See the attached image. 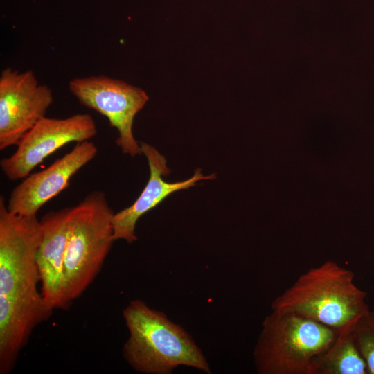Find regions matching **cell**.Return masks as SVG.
Instances as JSON below:
<instances>
[{
  "mask_svg": "<svg viewBox=\"0 0 374 374\" xmlns=\"http://www.w3.org/2000/svg\"><path fill=\"white\" fill-rule=\"evenodd\" d=\"M42 237L37 215L10 212L0 197V373L13 369L33 330L54 309L37 285L36 253Z\"/></svg>",
  "mask_w": 374,
  "mask_h": 374,
  "instance_id": "obj_1",
  "label": "cell"
},
{
  "mask_svg": "<svg viewBox=\"0 0 374 374\" xmlns=\"http://www.w3.org/2000/svg\"><path fill=\"white\" fill-rule=\"evenodd\" d=\"M366 296L355 283L351 270L328 260L301 274L274 299L271 308L296 314L339 332L354 325L370 310Z\"/></svg>",
  "mask_w": 374,
  "mask_h": 374,
  "instance_id": "obj_2",
  "label": "cell"
},
{
  "mask_svg": "<svg viewBox=\"0 0 374 374\" xmlns=\"http://www.w3.org/2000/svg\"><path fill=\"white\" fill-rule=\"evenodd\" d=\"M123 317L130 333L123 355L136 371L166 374L184 365L210 373L204 356L190 336L163 312L136 299L123 310Z\"/></svg>",
  "mask_w": 374,
  "mask_h": 374,
  "instance_id": "obj_3",
  "label": "cell"
},
{
  "mask_svg": "<svg viewBox=\"0 0 374 374\" xmlns=\"http://www.w3.org/2000/svg\"><path fill=\"white\" fill-rule=\"evenodd\" d=\"M334 329L296 314L273 310L262 323L253 352L260 374H310L336 339Z\"/></svg>",
  "mask_w": 374,
  "mask_h": 374,
  "instance_id": "obj_4",
  "label": "cell"
},
{
  "mask_svg": "<svg viewBox=\"0 0 374 374\" xmlns=\"http://www.w3.org/2000/svg\"><path fill=\"white\" fill-rule=\"evenodd\" d=\"M114 212L103 192L93 191L69 208V232L64 261L67 301L78 298L93 281L114 240Z\"/></svg>",
  "mask_w": 374,
  "mask_h": 374,
  "instance_id": "obj_5",
  "label": "cell"
},
{
  "mask_svg": "<svg viewBox=\"0 0 374 374\" xmlns=\"http://www.w3.org/2000/svg\"><path fill=\"white\" fill-rule=\"evenodd\" d=\"M69 89L82 105L105 116L110 126L117 130L116 143L124 154H143L132 126L135 116L149 99L144 90L105 75L73 78Z\"/></svg>",
  "mask_w": 374,
  "mask_h": 374,
  "instance_id": "obj_6",
  "label": "cell"
},
{
  "mask_svg": "<svg viewBox=\"0 0 374 374\" xmlns=\"http://www.w3.org/2000/svg\"><path fill=\"white\" fill-rule=\"evenodd\" d=\"M96 133V123L89 114L66 118L44 116L21 137L12 155L1 159V170L10 180L24 179L62 146L88 141Z\"/></svg>",
  "mask_w": 374,
  "mask_h": 374,
  "instance_id": "obj_7",
  "label": "cell"
},
{
  "mask_svg": "<svg viewBox=\"0 0 374 374\" xmlns=\"http://www.w3.org/2000/svg\"><path fill=\"white\" fill-rule=\"evenodd\" d=\"M53 102L51 89L39 84L33 71L3 69L0 75V150L17 145L45 116Z\"/></svg>",
  "mask_w": 374,
  "mask_h": 374,
  "instance_id": "obj_8",
  "label": "cell"
},
{
  "mask_svg": "<svg viewBox=\"0 0 374 374\" xmlns=\"http://www.w3.org/2000/svg\"><path fill=\"white\" fill-rule=\"evenodd\" d=\"M97 152V147L89 140L77 143L46 169L24 178L10 193L8 210L24 216L37 215L41 207L69 186L71 177Z\"/></svg>",
  "mask_w": 374,
  "mask_h": 374,
  "instance_id": "obj_9",
  "label": "cell"
},
{
  "mask_svg": "<svg viewBox=\"0 0 374 374\" xmlns=\"http://www.w3.org/2000/svg\"><path fill=\"white\" fill-rule=\"evenodd\" d=\"M142 152L146 157L149 168V180L144 189L129 207L114 213L112 220L114 240H125L132 243L136 240V224L145 213L154 208L168 196L175 191L188 189L201 180L213 179L215 175H204L200 169L187 180L174 183L167 182L163 179L170 170L166 166V158L154 147L142 142L140 143Z\"/></svg>",
  "mask_w": 374,
  "mask_h": 374,
  "instance_id": "obj_10",
  "label": "cell"
},
{
  "mask_svg": "<svg viewBox=\"0 0 374 374\" xmlns=\"http://www.w3.org/2000/svg\"><path fill=\"white\" fill-rule=\"evenodd\" d=\"M69 208L48 212L40 220L42 237L36 253L41 291L55 309H66L70 303L65 295L64 261L66 248Z\"/></svg>",
  "mask_w": 374,
  "mask_h": 374,
  "instance_id": "obj_11",
  "label": "cell"
},
{
  "mask_svg": "<svg viewBox=\"0 0 374 374\" xmlns=\"http://www.w3.org/2000/svg\"><path fill=\"white\" fill-rule=\"evenodd\" d=\"M355 324L337 332L332 344L315 361L310 374L368 373L353 335Z\"/></svg>",
  "mask_w": 374,
  "mask_h": 374,
  "instance_id": "obj_12",
  "label": "cell"
},
{
  "mask_svg": "<svg viewBox=\"0 0 374 374\" xmlns=\"http://www.w3.org/2000/svg\"><path fill=\"white\" fill-rule=\"evenodd\" d=\"M353 335L368 373L374 374V311L369 310L355 324Z\"/></svg>",
  "mask_w": 374,
  "mask_h": 374,
  "instance_id": "obj_13",
  "label": "cell"
}]
</instances>
